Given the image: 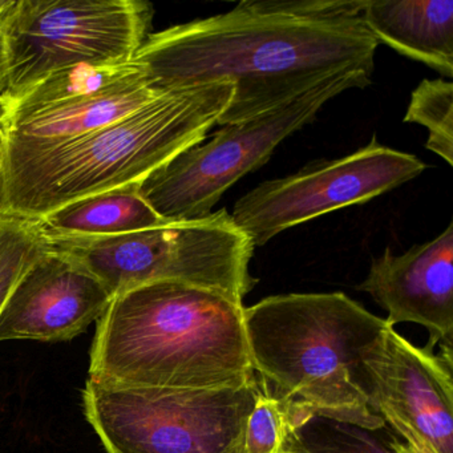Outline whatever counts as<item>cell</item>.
<instances>
[{"label": "cell", "instance_id": "6", "mask_svg": "<svg viewBox=\"0 0 453 453\" xmlns=\"http://www.w3.org/2000/svg\"><path fill=\"white\" fill-rule=\"evenodd\" d=\"M256 378L240 387L157 388L88 378L87 421L107 453H243Z\"/></svg>", "mask_w": 453, "mask_h": 453}, {"label": "cell", "instance_id": "8", "mask_svg": "<svg viewBox=\"0 0 453 453\" xmlns=\"http://www.w3.org/2000/svg\"><path fill=\"white\" fill-rule=\"evenodd\" d=\"M371 76L365 73L331 76L293 102L222 127L208 142L182 150L142 180L140 196L166 222L208 216L230 187L265 165L275 148L314 121L326 103L349 89L365 88Z\"/></svg>", "mask_w": 453, "mask_h": 453}, {"label": "cell", "instance_id": "2", "mask_svg": "<svg viewBox=\"0 0 453 453\" xmlns=\"http://www.w3.org/2000/svg\"><path fill=\"white\" fill-rule=\"evenodd\" d=\"M243 309L173 280L124 291L97 320L89 378L157 388L243 386L256 378Z\"/></svg>", "mask_w": 453, "mask_h": 453}, {"label": "cell", "instance_id": "23", "mask_svg": "<svg viewBox=\"0 0 453 453\" xmlns=\"http://www.w3.org/2000/svg\"><path fill=\"white\" fill-rule=\"evenodd\" d=\"M4 134L0 128V171H2V163H4Z\"/></svg>", "mask_w": 453, "mask_h": 453}, {"label": "cell", "instance_id": "3", "mask_svg": "<svg viewBox=\"0 0 453 453\" xmlns=\"http://www.w3.org/2000/svg\"><path fill=\"white\" fill-rule=\"evenodd\" d=\"M230 81L169 89L92 134L35 150H4L0 213L42 219L81 198L140 184L200 144L226 111Z\"/></svg>", "mask_w": 453, "mask_h": 453}, {"label": "cell", "instance_id": "24", "mask_svg": "<svg viewBox=\"0 0 453 453\" xmlns=\"http://www.w3.org/2000/svg\"><path fill=\"white\" fill-rule=\"evenodd\" d=\"M0 116H2V113H0Z\"/></svg>", "mask_w": 453, "mask_h": 453}, {"label": "cell", "instance_id": "4", "mask_svg": "<svg viewBox=\"0 0 453 453\" xmlns=\"http://www.w3.org/2000/svg\"><path fill=\"white\" fill-rule=\"evenodd\" d=\"M243 325L254 371L275 394L312 416L384 428L367 359L386 319L343 293H293L245 307Z\"/></svg>", "mask_w": 453, "mask_h": 453}, {"label": "cell", "instance_id": "13", "mask_svg": "<svg viewBox=\"0 0 453 453\" xmlns=\"http://www.w3.org/2000/svg\"><path fill=\"white\" fill-rule=\"evenodd\" d=\"M140 67V65H139ZM158 91L140 70L107 91L0 119L4 150H35L92 134L136 112Z\"/></svg>", "mask_w": 453, "mask_h": 453}, {"label": "cell", "instance_id": "14", "mask_svg": "<svg viewBox=\"0 0 453 453\" xmlns=\"http://www.w3.org/2000/svg\"><path fill=\"white\" fill-rule=\"evenodd\" d=\"M362 19L378 44L452 78V0H365Z\"/></svg>", "mask_w": 453, "mask_h": 453}, {"label": "cell", "instance_id": "11", "mask_svg": "<svg viewBox=\"0 0 453 453\" xmlns=\"http://www.w3.org/2000/svg\"><path fill=\"white\" fill-rule=\"evenodd\" d=\"M112 299L88 270L52 248L10 293L0 311V342L70 341L97 323Z\"/></svg>", "mask_w": 453, "mask_h": 453}, {"label": "cell", "instance_id": "9", "mask_svg": "<svg viewBox=\"0 0 453 453\" xmlns=\"http://www.w3.org/2000/svg\"><path fill=\"white\" fill-rule=\"evenodd\" d=\"M426 168L416 156L384 147L373 136L351 155L314 161L290 176L262 182L237 201L230 216L254 248L265 246L288 227L368 203Z\"/></svg>", "mask_w": 453, "mask_h": 453}, {"label": "cell", "instance_id": "22", "mask_svg": "<svg viewBox=\"0 0 453 453\" xmlns=\"http://www.w3.org/2000/svg\"><path fill=\"white\" fill-rule=\"evenodd\" d=\"M389 445H391L394 453H420L418 450H416L415 448L407 444V442L397 441V440H392Z\"/></svg>", "mask_w": 453, "mask_h": 453}, {"label": "cell", "instance_id": "21", "mask_svg": "<svg viewBox=\"0 0 453 453\" xmlns=\"http://www.w3.org/2000/svg\"><path fill=\"white\" fill-rule=\"evenodd\" d=\"M12 0H0V62H2V55H4V31H2V22H4V15L9 9Z\"/></svg>", "mask_w": 453, "mask_h": 453}, {"label": "cell", "instance_id": "19", "mask_svg": "<svg viewBox=\"0 0 453 453\" xmlns=\"http://www.w3.org/2000/svg\"><path fill=\"white\" fill-rule=\"evenodd\" d=\"M51 249L41 219L0 213V311L26 270Z\"/></svg>", "mask_w": 453, "mask_h": 453}, {"label": "cell", "instance_id": "7", "mask_svg": "<svg viewBox=\"0 0 453 453\" xmlns=\"http://www.w3.org/2000/svg\"><path fill=\"white\" fill-rule=\"evenodd\" d=\"M153 14L139 0H12L2 22L0 105L65 68L132 62Z\"/></svg>", "mask_w": 453, "mask_h": 453}, {"label": "cell", "instance_id": "16", "mask_svg": "<svg viewBox=\"0 0 453 453\" xmlns=\"http://www.w3.org/2000/svg\"><path fill=\"white\" fill-rule=\"evenodd\" d=\"M139 70V65L134 60L128 63L81 65L65 68L47 76L12 102L0 105V119L107 91L131 78Z\"/></svg>", "mask_w": 453, "mask_h": 453}, {"label": "cell", "instance_id": "15", "mask_svg": "<svg viewBox=\"0 0 453 453\" xmlns=\"http://www.w3.org/2000/svg\"><path fill=\"white\" fill-rule=\"evenodd\" d=\"M140 196L139 184L68 203L41 219L50 237L107 238L165 224Z\"/></svg>", "mask_w": 453, "mask_h": 453}, {"label": "cell", "instance_id": "20", "mask_svg": "<svg viewBox=\"0 0 453 453\" xmlns=\"http://www.w3.org/2000/svg\"><path fill=\"white\" fill-rule=\"evenodd\" d=\"M404 123L428 129L426 150L453 165V84L442 79L421 81L411 95Z\"/></svg>", "mask_w": 453, "mask_h": 453}, {"label": "cell", "instance_id": "10", "mask_svg": "<svg viewBox=\"0 0 453 453\" xmlns=\"http://www.w3.org/2000/svg\"><path fill=\"white\" fill-rule=\"evenodd\" d=\"M452 346L440 354L388 327L371 352L373 410L420 453H453Z\"/></svg>", "mask_w": 453, "mask_h": 453}, {"label": "cell", "instance_id": "18", "mask_svg": "<svg viewBox=\"0 0 453 453\" xmlns=\"http://www.w3.org/2000/svg\"><path fill=\"white\" fill-rule=\"evenodd\" d=\"M376 431L311 416L291 429L283 453H394L391 441H381Z\"/></svg>", "mask_w": 453, "mask_h": 453}, {"label": "cell", "instance_id": "17", "mask_svg": "<svg viewBox=\"0 0 453 453\" xmlns=\"http://www.w3.org/2000/svg\"><path fill=\"white\" fill-rule=\"evenodd\" d=\"M257 380L256 402L243 434V453H283L291 429L312 415L275 394L258 373Z\"/></svg>", "mask_w": 453, "mask_h": 453}, {"label": "cell", "instance_id": "5", "mask_svg": "<svg viewBox=\"0 0 453 453\" xmlns=\"http://www.w3.org/2000/svg\"><path fill=\"white\" fill-rule=\"evenodd\" d=\"M47 237L55 250L88 270L113 296L173 280L243 304L258 283L249 270L256 248L226 209L116 237Z\"/></svg>", "mask_w": 453, "mask_h": 453}, {"label": "cell", "instance_id": "1", "mask_svg": "<svg viewBox=\"0 0 453 453\" xmlns=\"http://www.w3.org/2000/svg\"><path fill=\"white\" fill-rule=\"evenodd\" d=\"M365 0H245L225 14L145 39L134 62L158 91L230 81L217 126L293 102L334 75H372L378 42L362 19Z\"/></svg>", "mask_w": 453, "mask_h": 453}, {"label": "cell", "instance_id": "12", "mask_svg": "<svg viewBox=\"0 0 453 453\" xmlns=\"http://www.w3.org/2000/svg\"><path fill=\"white\" fill-rule=\"evenodd\" d=\"M357 290L370 294L388 312L391 327L416 323L429 331L428 349L452 346L453 224L434 240L412 246L402 256L387 248L372 259Z\"/></svg>", "mask_w": 453, "mask_h": 453}]
</instances>
